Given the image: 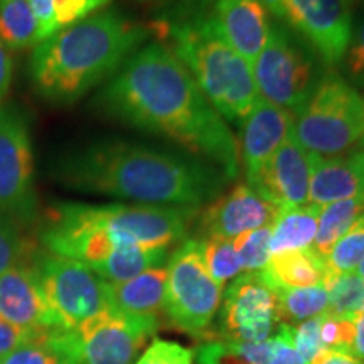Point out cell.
Returning <instances> with one entry per match:
<instances>
[{
  "label": "cell",
  "mask_w": 364,
  "mask_h": 364,
  "mask_svg": "<svg viewBox=\"0 0 364 364\" xmlns=\"http://www.w3.org/2000/svg\"><path fill=\"white\" fill-rule=\"evenodd\" d=\"M95 103L113 120L179 144L228 181L238 177L240 147L233 132L167 46L150 43L136 49Z\"/></svg>",
  "instance_id": "6da1fadb"
},
{
  "label": "cell",
  "mask_w": 364,
  "mask_h": 364,
  "mask_svg": "<svg viewBox=\"0 0 364 364\" xmlns=\"http://www.w3.org/2000/svg\"><path fill=\"white\" fill-rule=\"evenodd\" d=\"M51 174L68 189L140 204L199 208L223 194L230 181L191 154L125 140H98L61 154Z\"/></svg>",
  "instance_id": "7a4b0ae2"
},
{
  "label": "cell",
  "mask_w": 364,
  "mask_h": 364,
  "mask_svg": "<svg viewBox=\"0 0 364 364\" xmlns=\"http://www.w3.org/2000/svg\"><path fill=\"white\" fill-rule=\"evenodd\" d=\"M149 31L117 11L97 12L33 49L31 81L54 105H71L112 78L147 39Z\"/></svg>",
  "instance_id": "3957f363"
},
{
  "label": "cell",
  "mask_w": 364,
  "mask_h": 364,
  "mask_svg": "<svg viewBox=\"0 0 364 364\" xmlns=\"http://www.w3.org/2000/svg\"><path fill=\"white\" fill-rule=\"evenodd\" d=\"M169 38L179 61L223 120L243 125L258 100L252 66L226 43L213 14L172 22Z\"/></svg>",
  "instance_id": "277c9868"
},
{
  "label": "cell",
  "mask_w": 364,
  "mask_h": 364,
  "mask_svg": "<svg viewBox=\"0 0 364 364\" xmlns=\"http://www.w3.org/2000/svg\"><path fill=\"white\" fill-rule=\"evenodd\" d=\"M294 135L307 152L336 157L361 147L364 105L339 73L326 71L311 98L294 115Z\"/></svg>",
  "instance_id": "5b68a950"
},
{
  "label": "cell",
  "mask_w": 364,
  "mask_h": 364,
  "mask_svg": "<svg viewBox=\"0 0 364 364\" xmlns=\"http://www.w3.org/2000/svg\"><path fill=\"white\" fill-rule=\"evenodd\" d=\"M258 97L295 115L326 71L317 54L284 24H272L265 48L252 65Z\"/></svg>",
  "instance_id": "8992f818"
},
{
  "label": "cell",
  "mask_w": 364,
  "mask_h": 364,
  "mask_svg": "<svg viewBox=\"0 0 364 364\" xmlns=\"http://www.w3.org/2000/svg\"><path fill=\"white\" fill-rule=\"evenodd\" d=\"M223 300V287L209 275L201 241L186 240L167 265L166 314L177 329L201 336L211 326Z\"/></svg>",
  "instance_id": "52a82bcc"
},
{
  "label": "cell",
  "mask_w": 364,
  "mask_h": 364,
  "mask_svg": "<svg viewBox=\"0 0 364 364\" xmlns=\"http://www.w3.org/2000/svg\"><path fill=\"white\" fill-rule=\"evenodd\" d=\"M33 265L44 297L63 331L78 329L91 317L110 309L105 292L107 282L85 263L38 250Z\"/></svg>",
  "instance_id": "ba28073f"
},
{
  "label": "cell",
  "mask_w": 364,
  "mask_h": 364,
  "mask_svg": "<svg viewBox=\"0 0 364 364\" xmlns=\"http://www.w3.org/2000/svg\"><path fill=\"white\" fill-rule=\"evenodd\" d=\"M0 213L24 230L38 218L33 139L16 107L0 108Z\"/></svg>",
  "instance_id": "9c48e42d"
},
{
  "label": "cell",
  "mask_w": 364,
  "mask_h": 364,
  "mask_svg": "<svg viewBox=\"0 0 364 364\" xmlns=\"http://www.w3.org/2000/svg\"><path fill=\"white\" fill-rule=\"evenodd\" d=\"M358 0H263L268 12L289 22L326 66L346 58Z\"/></svg>",
  "instance_id": "30bf717a"
},
{
  "label": "cell",
  "mask_w": 364,
  "mask_h": 364,
  "mask_svg": "<svg viewBox=\"0 0 364 364\" xmlns=\"http://www.w3.org/2000/svg\"><path fill=\"white\" fill-rule=\"evenodd\" d=\"M161 322L125 316L113 309L100 312L73 332L75 364H135Z\"/></svg>",
  "instance_id": "8fae6325"
},
{
  "label": "cell",
  "mask_w": 364,
  "mask_h": 364,
  "mask_svg": "<svg viewBox=\"0 0 364 364\" xmlns=\"http://www.w3.org/2000/svg\"><path fill=\"white\" fill-rule=\"evenodd\" d=\"M277 294L260 272L236 277L228 287L221 309L223 341L263 343L279 326Z\"/></svg>",
  "instance_id": "7c38bea8"
},
{
  "label": "cell",
  "mask_w": 364,
  "mask_h": 364,
  "mask_svg": "<svg viewBox=\"0 0 364 364\" xmlns=\"http://www.w3.org/2000/svg\"><path fill=\"white\" fill-rule=\"evenodd\" d=\"M309 184H311L309 152L300 145L294 132L263 164L258 174L248 182L250 188L280 209L307 204Z\"/></svg>",
  "instance_id": "4fadbf2b"
},
{
  "label": "cell",
  "mask_w": 364,
  "mask_h": 364,
  "mask_svg": "<svg viewBox=\"0 0 364 364\" xmlns=\"http://www.w3.org/2000/svg\"><path fill=\"white\" fill-rule=\"evenodd\" d=\"M0 317L33 336L63 331L44 297L33 260L0 275Z\"/></svg>",
  "instance_id": "5bb4252c"
},
{
  "label": "cell",
  "mask_w": 364,
  "mask_h": 364,
  "mask_svg": "<svg viewBox=\"0 0 364 364\" xmlns=\"http://www.w3.org/2000/svg\"><path fill=\"white\" fill-rule=\"evenodd\" d=\"M280 211L248 184H238L204 209L201 228L208 236L235 240L247 231L273 225Z\"/></svg>",
  "instance_id": "9a60e30c"
},
{
  "label": "cell",
  "mask_w": 364,
  "mask_h": 364,
  "mask_svg": "<svg viewBox=\"0 0 364 364\" xmlns=\"http://www.w3.org/2000/svg\"><path fill=\"white\" fill-rule=\"evenodd\" d=\"M294 132V115L262 97L243 122L241 156L250 182Z\"/></svg>",
  "instance_id": "2e32d148"
},
{
  "label": "cell",
  "mask_w": 364,
  "mask_h": 364,
  "mask_svg": "<svg viewBox=\"0 0 364 364\" xmlns=\"http://www.w3.org/2000/svg\"><path fill=\"white\" fill-rule=\"evenodd\" d=\"M211 14L226 43L252 66L272 29L263 0H216Z\"/></svg>",
  "instance_id": "e0dca14e"
},
{
  "label": "cell",
  "mask_w": 364,
  "mask_h": 364,
  "mask_svg": "<svg viewBox=\"0 0 364 364\" xmlns=\"http://www.w3.org/2000/svg\"><path fill=\"white\" fill-rule=\"evenodd\" d=\"M309 204L322 208L364 194V149L336 157H321L309 152Z\"/></svg>",
  "instance_id": "ac0fdd59"
},
{
  "label": "cell",
  "mask_w": 364,
  "mask_h": 364,
  "mask_svg": "<svg viewBox=\"0 0 364 364\" xmlns=\"http://www.w3.org/2000/svg\"><path fill=\"white\" fill-rule=\"evenodd\" d=\"M108 307L125 316L161 322L166 312L167 268H150L134 279L105 284Z\"/></svg>",
  "instance_id": "d6986e66"
},
{
  "label": "cell",
  "mask_w": 364,
  "mask_h": 364,
  "mask_svg": "<svg viewBox=\"0 0 364 364\" xmlns=\"http://www.w3.org/2000/svg\"><path fill=\"white\" fill-rule=\"evenodd\" d=\"M260 273L273 290L302 289L324 284L327 267L326 258L312 248H306L272 255Z\"/></svg>",
  "instance_id": "ffe728a7"
},
{
  "label": "cell",
  "mask_w": 364,
  "mask_h": 364,
  "mask_svg": "<svg viewBox=\"0 0 364 364\" xmlns=\"http://www.w3.org/2000/svg\"><path fill=\"white\" fill-rule=\"evenodd\" d=\"M321 206L304 204L299 208L282 209L272 225L270 255L311 248L317 233Z\"/></svg>",
  "instance_id": "44dd1931"
},
{
  "label": "cell",
  "mask_w": 364,
  "mask_h": 364,
  "mask_svg": "<svg viewBox=\"0 0 364 364\" xmlns=\"http://www.w3.org/2000/svg\"><path fill=\"white\" fill-rule=\"evenodd\" d=\"M0 364H75L71 331H49L27 339L0 359Z\"/></svg>",
  "instance_id": "7402d4cb"
},
{
  "label": "cell",
  "mask_w": 364,
  "mask_h": 364,
  "mask_svg": "<svg viewBox=\"0 0 364 364\" xmlns=\"http://www.w3.org/2000/svg\"><path fill=\"white\" fill-rule=\"evenodd\" d=\"M112 0H29L39 29V43L68 26L86 19Z\"/></svg>",
  "instance_id": "603a6c76"
},
{
  "label": "cell",
  "mask_w": 364,
  "mask_h": 364,
  "mask_svg": "<svg viewBox=\"0 0 364 364\" xmlns=\"http://www.w3.org/2000/svg\"><path fill=\"white\" fill-rule=\"evenodd\" d=\"M169 248H117L105 260L91 267L100 279L110 284L127 282L150 268L162 267L167 260Z\"/></svg>",
  "instance_id": "cb8c5ba5"
},
{
  "label": "cell",
  "mask_w": 364,
  "mask_h": 364,
  "mask_svg": "<svg viewBox=\"0 0 364 364\" xmlns=\"http://www.w3.org/2000/svg\"><path fill=\"white\" fill-rule=\"evenodd\" d=\"M364 213V194L356 198L343 199L321 208L317 223V233L314 238L312 250L326 258L329 252L338 243L339 238L348 233V230L354 225Z\"/></svg>",
  "instance_id": "d4e9b609"
},
{
  "label": "cell",
  "mask_w": 364,
  "mask_h": 364,
  "mask_svg": "<svg viewBox=\"0 0 364 364\" xmlns=\"http://www.w3.org/2000/svg\"><path fill=\"white\" fill-rule=\"evenodd\" d=\"M0 41L9 51H24L39 44L38 21L29 0H0Z\"/></svg>",
  "instance_id": "484cf974"
},
{
  "label": "cell",
  "mask_w": 364,
  "mask_h": 364,
  "mask_svg": "<svg viewBox=\"0 0 364 364\" xmlns=\"http://www.w3.org/2000/svg\"><path fill=\"white\" fill-rule=\"evenodd\" d=\"M280 324L295 326L329 312V294L324 284L302 289L275 290Z\"/></svg>",
  "instance_id": "4316f807"
},
{
  "label": "cell",
  "mask_w": 364,
  "mask_h": 364,
  "mask_svg": "<svg viewBox=\"0 0 364 364\" xmlns=\"http://www.w3.org/2000/svg\"><path fill=\"white\" fill-rule=\"evenodd\" d=\"M364 260V213L326 257V275L354 273Z\"/></svg>",
  "instance_id": "83f0119b"
},
{
  "label": "cell",
  "mask_w": 364,
  "mask_h": 364,
  "mask_svg": "<svg viewBox=\"0 0 364 364\" xmlns=\"http://www.w3.org/2000/svg\"><path fill=\"white\" fill-rule=\"evenodd\" d=\"M201 250L209 275L220 287L243 272L233 240L208 236L206 240L201 241Z\"/></svg>",
  "instance_id": "f1b7e54d"
},
{
  "label": "cell",
  "mask_w": 364,
  "mask_h": 364,
  "mask_svg": "<svg viewBox=\"0 0 364 364\" xmlns=\"http://www.w3.org/2000/svg\"><path fill=\"white\" fill-rule=\"evenodd\" d=\"M324 287L329 294V312L351 316L364 311V282L356 273L326 275Z\"/></svg>",
  "instance_id": "f546056e"
},
{
  "label": "cell",
  "mask_w": 364,
  "mask_h": 364,
  "mask_svg": "<svg viewBox=\"0 0 364 364\" xmlns=\"http://www.w3.org/2000/svg\"><path fill=\"white\" fill-rule=\"evenodd\" d=\"M36 252L33 241L24 235V228L0 213V275L22 263H29Z\"/></svg>",
  "instance_id": "4dcf8cb0"
},
{
  "label": "cell",
  "mask_w": 364,
  "mask_h": 364,
  "mask_svg": "<svg viewBox=\"0 0 364 364\" xmlns=\"http://www.w3.org/2000/svg\"><path fill=\"white\" fill-rule=\"evenodd\" d=\"M270 238L272 225L257 228L247 233L236 236L233 240L236 253H238L241 270L243 272H262L270 260Z\"/></svg>",
  "instance_id": "1f68e13d"
},
{
  "label": "cell",
  "mask_w": 364,
  "mask_h": 364,
  "mask_svg": "<svg viewBox=\"0 0 364 364\" xmlns=\"http://www.w3.org/2000/svg\"><path fill=\"white\" fill-rule=\"evenodd\" d=\"M289 327L295 351L306 364H311L318 354L326 351L321 341V316L307 318L300 324Z\"/></svg>",
  "instance_id": "d6a6232c"
},
{
  "label": "cell",
  "mask_w": 364,
  "mask_h": 364,
  "mask_svg": "<svg viewBox=\"0 0 364 364\" xmlns=\"http://www.w3.org/2000/svg\"><path fill=\"white\" fill-rule=\"evenodd\" d=\"M353 322L349 316H336L326 312L321 316V341L326 349L351 353Z\"/></svg>",
  "instance_id": "836d02e7"
},
{
  "label": "cell",
  "mask_w": 364,
  "mask_h": 364,
  "mask_svg": "<svg viewBox=\"0 0 364 364\" xmlns=\"http://www.w3.org/2000/svg\"><path fill=\"white\" fill-rule=\"evenodd\" d=\"M346 68L354 83L364 86V0L354 12L353 36L346 53Z\"/></svg>",
  "instance_id": "e575fe53"
},
{
  "label": "cell",
  "mask_w": 364,
  "mask_h": 364,
  "mask_svg": "<svg viewBox=\"0 0 364 364\" xmlns=\"http://www.w3.org/2000/svg\"><path fill=\"white\" fill-rule=\"evenodd\" d=\"M194 353L172 341L156 339L135 364H193Z\"/></svg>",
  "instance_id": "d590c367"
},
{
  "label": "cell",
  "mask_w": 364,
  "mask_h": 364,
  "mask_svg": "<svg viewBox=\"0 0 364 364\" xmlns=\"http://www.w3.org/2000/svg\"><path fill=\"white\" fill-rule=\"evenodd\" d=\"M31 338H34V336L0 317V359L6 358L17 346H21L24 341Z\"/></svg>",
  "instance_id": "8d00e7d4"
},
{
  "label": "cell",
  "mask_w": 364,
  "mask_h": 364,
  "mask_svg": "<svg viewBox=\"0 0 364 364\" xmlns=\"http://www.w3.org/2000/svg\"><path fill=\"white\" fill-rule=\"evenodd\" d=\"M12 56L11 51L4 46L2 41H0V108H2L4 100H6L9 88H11L12 81Z\"/></svg>",
  "instance_id": "74e56055"
},
{
  "label": "cell",
  "mask_w": 364,
  "mask_h": 364,
  "mask_svg": "<svg viewBox=\"0 0 364 364\" xmlns=\"http://www.w3.org/2000/svg\"><path fill=\"white\" fill-rule=\"evenodd\" d=\"M311 364H364L349 351H338V349H326L314 359Z\"/></svg>",
  "instance_id": "f35d334b"
},
{
  "label": "cell",
  "mask_w": 364,
  "mask_h": 364,
  "mask_svg": "<svg viewBox=\"0 0 364 364\" xmlns=\"http://www.w3.org/2000/svg\"><path fill=\"white\" fill-rule=\"evenodd\" d=\"M351 322H353V344H351V353L358 359L364 361V311L351 314Z\"/></svg>",
  "instance_id": "ab89813d"
},
{
  "label": "cell",
  "mask_w": 364,
  "mask_h": 364,
  "mask_svg": "<svg viewBox=\"0 0 364 364\" xmlns=\"http://www.w3.org/2000/svg\"><path fill=\"white\" fill-rule=\"evenodd\" d=\"M354 273H356L359 279H361V280L364 282V260H363L361 263H359V267L356 268V272H354Z\"/></svg>",
  "instance_id": "60d3db41"
},
{
  "label": "cell",
  "mask_w": 364,
  "mask_h": 364,
  "mask_svg": "<svg viewBox=\"0 0 364 364\" xmlns=\"http://www.w3.org/2000/svg\"><path fill=\"white\" fill-rule=\"evenodd\" d=\"M363 90H364V86H363ZM363 105H364V95H363ZM359 149H364V136H363V142H361V147H359Z\"/></svg>",
  "instance_id": "b9f144b4"
}]
</instances>
